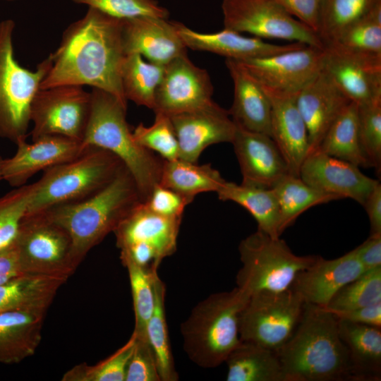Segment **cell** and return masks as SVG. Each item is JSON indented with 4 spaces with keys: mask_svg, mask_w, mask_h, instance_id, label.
I'll return each mask as SVG.
<instances>
[{
    "mask_svg": "<svg viewBox=\"0 0 381 381\" xmlns=\"http://www.w3.org/2000/svg\"><path fill=\"white\" fill-rule=\"evenodd\" d=\"M13 243L23 274L68 279L80 265L68 233L43 212L24 214Z\"/></svg>",
    "mask_w": 381,
    "mask_h": 381,
    "instance_id": "cell-9",
    "label": "cell"
},
{
    "mask_svg": "<svg viewBox=\"0 0 381 381\" xmlns=\"http://www.w3.org/2000/svg\"><path fill=\"white\" fill-rule=\"evenodd\" d=\"M231 143L240 166L242 183L272 188L289 174L286 163L270 135L236 124Z\"/></svg>",
    "mask_w": 381,
    "mask_h": 381,
    "instance_id": "cell-20",
    "label": "cell"
},
{
    "mask_svg": "<svg viewBox=\"0 0 381 381\" xmlns=\"http://www.w3.org/2000/svg\"><path fill=\"white\" fill-rule=\"evenodd\" d=\"M175 24L177 32L186 48L212 52L236 61L272 56L306 45L299 42L282 45L271 44L260 38L245 37L225 28L217 32L201 33L179 22H175Z\"/></svg>",
    "mask_w": 381,
    "mask_h": 381,
    "instance_id": "cell-24",
    "label": "cell"
},
{
    "mask_svg": "<svg viewBox=\"0 0 381 381\" xmlns=\"http://www.w3.org/2000/svg\"><path fill=\"white\" fill-rule=\"evenodd\" d=\"M181 219L157 214L142 202L114 230L116 246L121 250L136 243L145 244L163 260L176 250Z\"/></svg>",
    "mask_w": 381,
    "mask_h": 381,
    "instance_id": "cell-25",
    "label": "cell"
},
{
    "mask_svg": "<svg viewBox=\"0 0 381 381\" xmlns=\"http://www.w3.org/2000/svg\"><path fill=\"white\" fill-rule=\"evenodd\" d=\"M167 18L140 17L123 20L122 42L126 55L138 54L162 66L186 54L175 22Z\"/></svg>",
    "mask_w": 381,
    "mask_h": 381,
    "instance_id": "cell-21",
    "label": "cell"
},
{
    "mask_svg": "<svg viewBox=\"0 0 381 381\" xmlns=\"http://www.w3.org/2000/svg\"><path fill=\"white\" fill-rule=\"evenodd\" d=\"M135 140L143 147L157 152L164 160L179 159L178 140L170 117L162 113H155L152 125L139 123L132 131Z\"/></svg>",
    "mask_w": 381,
    "mask_h": 381,
    "instance_id": "cell-41",
    "label": "cell"
},
{
    "mask_svg": "<svg viewBox=\"0 0 381 381\" xmlns=\"http://www.w3.org/2000/svg\"><path fill=\"white\" fill-rule=\"evenodd\" d=\"M152 212L163 217L182 218L186 206L190 202L172 189L156 185L143 202Z\"/></svg>",
    "mask_w": 381,
    "mask_h": 381,
    "instance_id": "cell-47",
    "label": "cell"
},
{
    "mask_svg": "<svg viewBox=\"0 0 381 381\" xmlns=\"http://www.w3.org/2000/svg\"><path fill=\"white\" fill-rule=\"evenodd\" d=\"M324 48L306 45L283 53L240 61L264 87L297 94L324 68Z\"/></svg>",
    "mask_w": 381,
    "mask_h": 381,
    "instance_id": "cell-14",
    "label": "cell"
},
{
    "mask_svg": "<svg viewBox=\"0 0 381 381\" xmlns=\"http://www.w3.org/2000/svg\"><path fill=\"white\" fill-rule=\"evenodd\" d=\"M4 159L1 156H0V180L2 179V168Z\"/></svg>",
    "mask_w": 381,
    "mask_h": 381,
    "instance_id": "cell-53",
    "label": "cell"
},
{
    "mask_svg": "<svg viewBox=\"0 0 381 381\" xmlns=\"http://www.w3.org/2000/svg\"><path fill=\"white\" fill-rule=\"evenodd\" d=\"M128 273L131 288L137 337L145 338L146 327L155 306L154 280L157 270L139 266L129 259H122Z\"/></svg>",
    "mask_w": 381,
    "mask_h": 381,
    "instance_id": "cell-38",
    "label": "cell"
},
{
    "mask_svg": "<svg viewBox=\"0 0 381 381\" xmlns=\"http://www.w3.org/2000/svg\"><path fill=\"white\" fill-rule=\"evenodd\" d=\"M305 303L301 296L290 288L250 295L240 314L241 341L277 351L295 331Z\"/></svg>",
    "mask_w": 381,
    "mask_h": 381,
    "instance_id": "cell-10",
    "label": "cell"
},
{
    "mask_svg": "<svg viewBox=\"0 0 381 381\" xmlns=\"http://www.w3.org/2000/svg\"><path fill=\"white\" fill-rule=\"evenodd\" d=\"M276 353L284 381H352L338 320L323 307L306 303L295 331Z\"/></svg>",
    "mask_w": 381,
    "mask_h": 381,
    "instance_id": "cell-2",
    "label": "cell"
},
{
    "mask_svg": "<svg viewBox=\"0 0 381 381\" xmlns=\"http://www.w3.org/2000/svg\"><path fill=\"white\" fill-rule=\"evenodd\" d=\"M5 1H15V0H5Z\"/></svg>",
    "mask_w": 381,
    "mask_h": 381,
    "instance_id": "cell-54",
    "label": "cell"
},
{
    "mask_svg": "<svg viewBox=\"0 0 381 381\" xmlns=\"http://www.w3.org/2000/svg\"><path fill=\"white\" fill-rule=\"evenodd\" d=\"M358 136L371 167L381 169V100L358 106Z\"/></svg>",
    "mask_w": 381,
    "mask_h": 381,
    "instance_id": "cell-44",
    "label": "cell"
},
{
    "mask_svg": "<svg viewBox=\"0 0 381 381\" xmlns=\"http://www.w3.org/2000/svg\"><path fill=\"white\" fill-rule=\"evenodd\" d=\"M353 250L365 270L381 267V235H370Z\"/></svg>",
    "mask_w": 381,
    "mask_h": 381,
    "instance_id": "cell-50",
    "label": "cell"
},
{
    "mask_svg": "<svg viewBox=\"0 0 381 381\" xmlns=\"http://www.w3.org/2000/svg\"><path fill=\"white\" fill-rule=\"evenodd\" d=\"M381 302V267L365 270L342 286L325 308L329 312L356 309Z\"/></svg>",
    "mask_w": 381,
    "mask_h": 381,
    "instance_id": "cell-39",
    "label": "cell"
},
{
    "mask_svg": "<svg viewBox=\"0 0 381 381\" xmlns=\"http://www.w3.org/2000/svg\"><path fill=\"white\" fill-rule=\"evenodd\" d=\"M238 251L242 267L236 274V286L250 296L289 289L296 276L317 256L297 255L280 237L259 229L241 241Z\"/></svg>",
    "mask_w": 381,
    "mask_h": 381,
    "instance_id": "cell-8",
    "label": "cell"
},
{
    "mask_svg": "<svg viewBox=\"0 0 381 381\" xmlns=\"http://www.w3.org/2000/svg\"><path fill=\"white\" fill-rule=\"evenodd\" d=\"M66 279L21 274L0 284V313L14 310H46Z\"/></svg>",
    "mask_w": 381,
    "mask_h": 381,
    "instance_id": "cell-29",
    "label": "cell"
},
{
    "mask_svg": "<svg viewBox=\"0 0 381 381\" xmlns=\"http://www.w3.org/2000/svg\"><path fill=\"white\" fill-rule=\"evenodd\" d=\"M212 94L208 73L183 54L165 65L153 111L170 116L202 109L214 102Z\"/></svg>",
    "mask_w": 381,
    "mask_h": 381,
    "instance_id": "cell-13",
    "label": "cell"
},
{
    "mask_svg": "<svg viewBox=\"0 0 381 381\" xmlns=\"http://www.w3.org/2000/svg\"><path fill=\"white\" fill-rule=\"evenodd\" d=\"M155 306L146 327V337L155 354L161 381H177L165 313L166 286L158 274L154 280Z\"/></svg>",
    "mask_w": 381,
    "mask_h": 381,
    "instance_id": "cell-36",
    "label": "cell"
},
{
    "mask_svg": "<svg viewBox=\"0 0 381 381\" xmlns=\"http://www.w3.org/2000/svg\"><path fill=\"white\" fill-rule=\"evenodd\" d=\"M11 19L0 22V137L17 144L26 140L31 104L50 66L49 57L35 71L15 58Z\"/></svg>",
    "mask_w": 381,
    "mask_h": 381,
    "instance_id": "cell-7",
    "label": "cell"
},
{
    "mask_svg": "<svg viewBox=\"0 0 381 381\" xmlns=\"http://www.w3.org/2000/svg\"><path fill=\"white\" fill-rule=\"evenodd\" d=\"M363 207L365 209L370 224V235H381V184L375 186Z\"/></svg>",
    "mask_w": 381,
    "mask_h": 381,
    "instance_id": "cell-52",
    "label": "cell"
},
{
    "mask_svg": "<svg viewBox=\"0 0 381 381\" xmlns=\"http://www.w3.org/2000/svg\"><path fill=\"white\" fill-rule=\"evenodd\" d=\"M338 329L348 351L352 381L380 380V327L338 320Z\"/></svg>",
    "mask_w": 381,
    "mask_h": 381,
    "instance_id": "cell-28",
    "label": "cell"
},
{
    "mask_svg": "<svg viewBox=\"0 0 381 381\" xmlns=\"http://www.w3.org/2000/svg\"><path fill=\"white\" fill-rule=\"evenodd\" d=\"M224 28L255 37L280 39L324 48L318 34L274 0H224Z\"/></svg>",
    "mask_w": 381,
    "mask_h": 381,
    "instance_id": "cell-11",
    "label": "cell"
},
{
    "mask_svg": "<svg viewBox=\"0 0 381 381\" xmlns=\"http://www.w3.org/2000/svg\"><path fill=\"white\" fill-rule=\"evenodd\" d=\"M325 49L323 69L351 102L362 106L381 100V56Z\"/></svg>",
    "mask_w": 381,
    "mask_h": 381,
    "instance_id": "cell-17",
    "label": "cell"
},
{
    "mask_svg": "<svg viewBox=\"0 0 381 381\" xmlns=\"http://www.w3.org/2000/svg\"><path fill=\"white\" fill-rule=\"evenodd\" d=\"M250 295L237 286L200 301L181 325L183 346L189 359L203 368L224 362L241 342L240 314Z\"/></svg>",
    "mask_w": 381,
    "mask_h": 381,
    "instance_id": "cell-5",
    "label": "cell"
},
{
    "mask_svg": "<svg viewBox=\"0 0 381 381\" xmlns=\"http://www.w3.org/2000/svg\"><path fill=\"white\" fill-rule=\"evenodd\" d=\"M15 155L4 159L2 179L11 186L25 185L40 171L64 163L78 156L85 149L81 141L56 135L42 136L32 143L23 140Z\"/></svg>",
    "mask_w": 381,
    "mask_h": 381,
    "instance_id": "cell-18",
    "label": "cell"
},
{
    "mask_svg": "<svg viewBox=\"0 0 381 381\" xmlns=\"http://www.w3.org/2000/svg\"><path fill=\"white\" fill-rule=\"evenodd\" d=\"M317 150L358 167H371L359 140L356 104L351 102L344 109L326 132Z\"/></svg>",
    "mask_w": 381,
    "mask_h": 381,
    "instance_id": "cell-33",
    "label": "cell"
},
{
    "mask_svg": "<svg viewBox=\"0 0 381 381\" xmlns=\"http://www.w3.org/2000/svg\"><path fill=\"white\" fill-rule=\"evenodd\" d=\"M280 212L279 233L291 226L308 209L339 198L319 191L306 183L299 176L286 174L272 188Z\"/></svg>",
    "mask_w": 381,
    "mask_h": 381,
    "instance_id": "cell-35",
    "label": "cell"
},
{
    "mask_svg": "<svg viewBox=\"0 0 381 381\" xmlns=\"http://www.w3.org/2000/svg\"><path fill=\"white\" fill-rule=\"evenodd\" d=\"M34 188L25 184L0 197V250L15 240Z\"/></svg>",
    "mask_w": 381,
    "mask_h": 381,
    "instance_id": "cell-43",
    "label": "cell"
},
{
    "mask_svg": "<svg viewBox=\"0 0 381 381\" xmlns=\"http://www.w3.org/2000/svg\"><path fill=\"white\" fill-rule=\"evenodd\" d=\"M46 313L14 310L0 313V363H19L35 353Z\"/></svg>",
    "mask_w": 381,
    "mask_h": 381,
    "instance_id": "cell-27",
    "label": "cell"
},
{
    "mask_svg": "<svg viewBox=\"0 0 381 381\" xmlns=\"http://www.w3.org/2000/svg\"><path fill=\"white\" fill-rule=\"evenodd\" d=\"M112 18L129 20L140 17L167 18L168 11L155 0H73Z\"/></svg>",
    "mask_w": 381,
    "mask_h": 381,
    "instance_id": "cell-45",
    "label": "cell"
},
{
    "mask_svg": "<svg viewBox=\"0 0 381 381\" xmlns=\"http://www.w3.org/2000/svg\"><path fill=\"white\" fill-rule=\"evenodd\" d=\"M262 87L271 104V137L286 163L289 174L299 176L310 146L306 125L296 105L298 93Z\"/></svg>",
    "mask_w": 381,
    "mask_h": 381,
    "instance_id": "cell-19",
    "label": "cell"
},
{
    "mask_svg": "<svg viewBox=\"0 0 381 381\" xmlns=\"http://www.w3.org/2000/svg\"><path fill=\"white\" fill-rule=\"evenodd\" d=\"M380 2L381 0H322L317 34L324 47Z\"/></svg>",
    "mask_w": 381,
    "mask_h": 381,
    "instance_id": "cell-37",
    "label": "cell"
},
{
    "mask_svg": "<svg viewBox=\"0 0 381 381\" xmlns=\"http://www.w3.org/2000/svg\"><path fill=\"white\" fill-rule=\"evenodd\" d=\"M365 271L353 250L332 260L317 255L309 267L296 276L290 289L306 303L325 308L342 286Z\"/></svg>",
    "mask_w": 381,
    "mask_h": 381,
    "instance_id": "cell-22",
    "label": "cell"
},
{
    "mask_svg": "<svg viewBox=\"0 0 381 381\" xmlns=\"http://www.w3.org/2000/svg\"><path fill=\"white\" fill-rule=\"evenodd\" d=\"M291 16L317 33L322 0H274Z\"/></svg>",
    "mask_w": 381,
    "mask_h": 381,
    "instance_id": "cell-48",
    "label": "cell"
},
{
    "mask_svg": "<svg viewBox=\"0 0 381 381\" xmlns=\"http://www.w3.org/2000/svg\"><path fill=\"white\" fill-rule=\"evenodd\" d=\"M217 193L220 200L234 202L247 210L256 220L258 229L280 237L279 208L272 188L226 181Z\"/></svg>",
    "mask_w": 381,
    "mask_h": 381,
    "instance_id": "cell-30",
    "label": "cell"
},
{
    "mask_svg": "<svg viewBox=\"0 0 381 381\" xmlns=\"http://www.w3.org/2000/svg\"><path fill=\"white\" fill-rule=\"evenodd\" d=\"M296 101L307 127L310 152L318 149L330 126L351 102L324 69L298 92Z\"/></svg>",
    "mask_w": 381,
    "mask_h": 381,
    "instance_id": "cell-23",
    "label": "cell"
},
{
    "mask_svg": "<svg viewBox=\"0 0 381 381\" xmlns=\"http://www.w3.org/2000/svg\"><path fill=\"white\" fill-rule=\"evenodd\" d=\"M135 337L132 334L128 341L116 352L95 365L82 363L64 374V381H125L126 371L132 354Z\"/></svg>",
    "mask_w": 381,
    "mask_h": 381,
    "instance_id": "cell-40",
    "label": "cell"
},
{
    "mask_svg": "<svg viewBox=\"0 0 381 381\" xmlns=\"http://www.w3.org/2000/svg\"><path fill=\"white\" fill-rule=\"evenodd\" d=\"M123 20L88 7L85 16L66 30L40 90L59 85H90L127 104L121 70L126 56Z\"/></svg>",
    "mask_w": 381,
    "mask_h": 381,
    "instance_id": "cell-1",
    "label": "cell"
},
{
    "mask_svg": "<svg viewBox=\"0 0 381 381\" xmlns=\"http://www.w3.org/2000/svg\"><path fill=\"white\" fill-rule=\"evenodd\" d=\"M225 362L227 381H284L276 351L242 341Z\"/></svg>",
    "mask_w": 381,
    "mask_h": 381,
    "instance_id": "cell-31",
    "label": "cell"
},
{
    "mask_svg": "<svg viewBox=\"0 0 381 381\" xmlns=\"http://www.w3.org/2000/svg\"><path fill=\"white\" fill-rule=\"evenodd\" d=\"M327 46L353 54L381 56V24L365 16L346 28Z\"/></svg>",
    "mask_w": 381,
    "mask_h": 381,
    "instance_id": "cell-42",
    "label": "cell"
},
{
    "mask_svg": "<svg viewBox=\"0 0 381 381\" xmlns=\"http://www.w3.org/2000/svg\"><path fill=\"white\" fill-rule=\"evenodd\" d=\"M225 181L210 164L200 165L177 159L164 160L159 184L174 190L191 202L199 193H217Z\"/></svg>",
    "mask_w": 381,
    "mask_h": 381,
    "instance_id": "cell-32",
    "label": "cell"
},
{
    "mask_svg": "<svg viewBox=\"0 0 381 381\" xmlns=\"http://www.w3.org/2000/svg\"><path fill=\"white\" fill-rule=\"evenodd\" d=\"M91 107V92L83 86L39 90L31 104L32 140L56 135L83 140Z\"/></svg>",
    "mask_w": 381,
    "mask_h": 381,
    "instance_id": "cell-12",
    "label": "cell"
},
{
    "mask_svg": "<svg viewBox=\"0 0 381 381\" xmlns=\"http://www.w3.org/2000/svg\"><path fill=\"white\" fill-rule=\"evenodd\" d=\"M165 66L144 60L138 54L126 55L121 70V80L126 100L154 109L156 91Z\"/></svg>",
    "mask_w": 381,
    "mask_h": 381,
    "instance_id": "cell-34",
    "label": "cell"
},
{
    "mask_svg": "<svg viewBox=\"0 0 381 381\" xmlns=\"http://www.w3.org/2000/svg\"><path fill=\"white\" fill-rule=\"evenodd\" d=\"M299 177L310 186L339 199L351 198L362 206L377 180L363 174L359 167L318 150L303 161Z\"/></svg>",
    "mask_w": 381,
    "mask_h": 381,
    "instance_id": "cell-15",
    "label": "cell"
},
{
    "mask_svg": "<svg viewBox=\"0 0 381 381\" xmlns=\"http://www.w3.org/2000/svg\"><path fill=\"white\" fill-rule=\"evenodd\" d=\"M229 111L214 102L209 107L170 116L179 147V159L197 162L207 147L231 143L236 124Z\"/></svg>",
    "mask_w": 381,
    "mask_h": 381,
    "instance_id": "cell-16",
    "label": "cell"
},
{
    "mask_svg": "<svg viewBox=\"0 0 381 381\" xmlns=\"http://www.w3.org/2000/svg\"><path fill=\"white\" fill-rule=\"evenodd\" d=\"M331 313L338 320L381 327V302L356 309Z\"/></svg>",
    "mask_w": 381,
    "mask_h": 381,
    "instance_id": "cell-49",
    "label": "cell"
},
{
    "mask_svg": "<svg viewBox=\"0 0 381 381\" xmlns=\"http://www.w3.org/2000/svg\"><path fill=\"white\" fill-rule=\"evenodd\" d=\"M234 83V102L229 111L234 122L250 131L271 136V104L259 82L238 61L226 59Z\"/></svg>",
    "mask_w": 381,
    "mask_h": 381,
    "instance_id": "cell-26",
    "label": "cell"
},
{
    "mask_svg": "<svg viewBox=\"0 0 381 381\" xmlns=\"http://www.w3.org/2000/svg\"><path fill=\"white\" fill-rule=\"evenodd\" d=\"M23 274L14 243L0 250V284Z\"/></svg>",
    "mask_w": 381,
    "mask_h": 381,
    "instance_id": "cell-51",
    "label": "cell"
},
{
    "mask_svg": "<svg viewBox=\"0 0 381 381\" xmlns=\"http://www.w3.org/2000/svg\"><path fill=\"white\" fill-rule=\"evenodd\" d=\"M142 202L137 184L124 166L106 187L92 196L42 212L68 233L75 257L80 263Z\"/></svg>",
    "mask_w": 381,
    "mask_h": 381,
    "instance_id": "cell-3",
    "label": "cell"
},
{
    "mask_svg": "<svg viewBox=\"0 0 381 381\" xmlns=\"http://www.w3.org/2000/svg\"><path fill=\"white\" fill-rule=\"evenodd\" d=\"M127 104L98 88L91 92V107L82 140L119 157L133 177L143 202L159 183L164 159L140 146L126 121Z\"/></svg>",
    "mask_w": 381,
    "mask_h": 381,
    "instance_id": "cell-4",
    "label": "cell"
},
{
    "mask_svg": "<svg viewBox=\"0 0 381 381\" xmlns=\"http://www.w3.org/2000/svg\"><path fill=\"white\" fill-rule=\"evenodd\" d=\"M134 335L135 344L127 365L125 381H161L155 354L147 339Z\"/></svg>",
    "mask_w": 381,
    "mask_h": 381,
    "instance_id": "cell-46",
    "label": "cell"
},
{
    "mask_svg": "<svg viewBox=\"0 0 381 381\" xmlns=\"http://www.w3.org/2000/svg\"><path fill=\"white\" fill-rule=\"evenodd\" d=\"M123 167L121 159L111 152L86 146L74 159L43 171L42 176L34 183L25 214L84 200L106 187Z\"/></svg>",
    "mask_w": 381,
    "mask_h": 381,
    "instance_id": "cell-6",
    "label": "cell"
}]
</instances>
